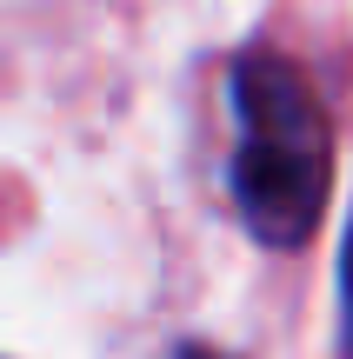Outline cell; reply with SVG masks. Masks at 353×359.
<instances>
[{
    "instance_id": "6da1fadb",
    "label": "cell",
    "mask_w": 353,
    "mask_h": 359,
    "mask_svg": "<svg viewBox=\"0 0 353 359\" xmlns=\"http://www.w3.org/2000/svg\"><path fill=\"white\" fill-rule=\"evenodd\" d=\"M234 206L267 246H300L333 187V133L307 74L280 53H247L234 74Z\"/></svg>"
},
{
    "instance_id": "7a4b0ae2",
    "label": "cell",
    "mask_w": 353,
    "mask_h": 359,
    "mask_svg": "<svg viewBox=\"0 0 353 359\" xmlns=\"http://www.w3.org/2000/svg\"><path fill=\"white\" fill-rule=\"evenodd\" d=\"M180 359H234V353H213V346H187Z\"/></svg>"
}]
</instances>
